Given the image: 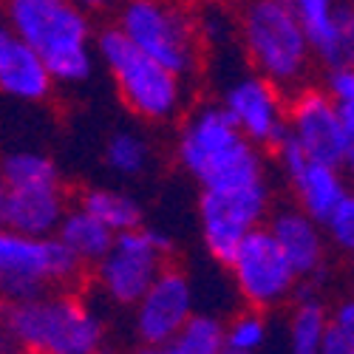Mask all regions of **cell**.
<instances>
[{
    "label": "cell",
    "mask_w": 354,
    "mask_h": 354,
    "mask_svg": "<svg viewBox=\"0 0 354 354\" xmlns=\"http://www.w3.org/2000/svg\"><path fill=\"white\" fill-rule=\"evenodd\" d=\"M335 68H354V3L337 6V66Z\"/></svg>",
    "instance_id": "27"
},
{
    "label": "cell",
    "mask_w": 354,
    "mask_h": 354,
    "mask_svg": "<svg viewBox=\"0 0 354 354\" xmlns=\"http://www.w3.org/2000/svg\"><path fill=\"white\" fill-rule=\"evenodd\" d=\"M176 162L201 190L263 182V147L239 128L221 102H204L187 113L176 139Z\"/></svg>",
    "instance_id": "1"
},
{
    "label": "cell",
    "mask_w": 354,
    "mask_h": 354,
    "mask_svg": "<svg viewBox=\"0 0 354 354\" xmlns=\"http://www.w3.org/2000/svg\"><path fill=\"white\" fill-rule=\"evenodd\" d=\"M239 28L252 71L275 82L283 94L309 85L317 57L289 0H247L239 15Z\"/></svg>",
    "instance_id": "4"
},
{
    "label": "cell",
    "mask_w": 354,
    "mask_h": 354,
    "mask_svg": "<svg viewBox=\"0 0 354 354\" xmlns=\"http://www.w3.org/2000/svg\"><path fill=\"white\" fill-rule=\"evenodd\" d=\"M71 210L68 193L60 185H35L0 190V224L20 235H57L66 213Z\"/></svg>",
    "instance_id": "14"
},
{
    "label": "cell",
    "mask_w": 354,
    "mask_h": 354,
    "mask_svg": "<svg viewBox=\"0 0 354 354\" xmlns=\"http://www.w3.org/2000/svg\"><path fill=\"white\" fill-rule=\"evenodd\" d=\"M320 354H354V337L343 329H337L335 323H329L326 337H323V351Z\"/></svg>",
    "instance_id": "30"
},
{
    "label": "cell",
    "mask_w": 354,
    "mask_h": 354,
    "mask_svg": "<svg viewBox=\"0 0 354 354\" xmlns=\"http://www.w3.org/2000/svg\"><path fill=\"white\" fill-rule=\"evenodd\" d=\"M102 162L120 179H139L151 167V142L136 131H116L102 147Z\"/></svg>",
    "instance_id": "22"
},
{
    "label": "cell",
    "mask_w": 354,
    "mask_h": 354,
    "mask_svg": "<svg viewBox=\"0 0 354 354\" xmlns=\"http://www.w3.org/2000/svg\"><path fill=\"white\" fill-rule=\"evenodd\" d=\"M77 3L82 9H88V12H102V9H108L113 3V0H77Z\"/></svg>",
    "instance_id": "33"
},
{
    "label": "cell",
    "mask_w": 354,
    "mask_h": 354,
    "mask_svg": "<svg viewBox=\"0 0 354 354\" xmlns=\"http://www.w3.org/2000/svg\"><path fill=\"white\" fill-rule=\"evenodd\" d=\"M329 323H335L337 329H343V332H348V335L354 337V298L340 301V304L329 312Z\"/></svg>",
    "instance_id": "31"
},
{
    "label": "cell",
    "mask_w": 354,
    "mask_h": 354,
    "mask_svg": "<svg viewBox=\"0 0 354 354\" xmlns=\"http://www.w3.org/2000/svg\"><path fill=\"white\" fill-rule=\"evenodd\" d=\"M133 354H179L173 348V343H165V346H147V343H142Z\"/></svg>",
    "instance_id": "32"
},
{
    "label": "cell",
    "mask_w": 354,
    "mask_h": 354,
    "mask_svg": "<svg viewBox=\"0 0 354 354\" xmlns=\"http://www.w3.org/2000/svg\"><path fill=\"white\" fill-rule=\"evenodd\" d=\"M289 133L298 139L312 159L346 167L351 139L343 122L340 102L317 85H304L289 94Z\"/></svg>",
    "instance_id": "11"
},
{
    "label": "cell",
    "mask_w": 354,
    "mask_h": 354,
    "mask_svg": "<svg viewBox=\"0 0 354 354\" xmlns=\"http://www.w3.org/2000/svg\"><path fill=\"white\" fill-rule=\"evenodd\" d=\"M298 12L315 57L323 68L337 66V6L340 0H289Z\"/></svg>",
    "instance_id": "19"
},
{
    "label": "cell",
    "mask_w": 354,
    "mask_h": 354,
    "mask_svg": "<svg viewBox=\"0 0 354 354\" xmlns=\"http://www.w3.org/2000/svg\"><path fill=\"white\" fill-rule=\"evenodd\" d=\"M230 272L241 301L261 312H270L295 298L301 283L298 270L292 267L270 227H258L247 235L230 261Z\"/></svg>",
    "instance_id": "10"
},
{
    "label": "cell",
    "mask_w": 354,
    "mask_h": 354,
    "mask_svg": "<svg viewBox=\"0 0 354 354\" xmlns=\"http://www.w3.org/2000/svg\"><path fill=\"white\" fill-rule=\"evenodd\" d=\"M329 329V309L320 298H304L295 304L286 326V354H320Z\"/></svg>",
    "instance_id": "21"
},
{
    "label": "cell",
    "mask_w": 354,
    "mask_h": 354,
    "mask_svg": "<svg viewBox=\"0 0 354 354\" xmlns=\"http://www.w3.org/2000/svg\"><path fill=\"white\" fill-rule=\"evenodd\" d=\"M6 26L43 54L57 85L77 88L94 77L97 35L77 0H6Z\"/></svg>",
    "instance_id": "3"
},
{
    "label": "cell",
    "mask_w": 354,
    "mask_h": 354,
    "mask_svg": "<svg viewBox=\"0 0 354 354\" xmlns=\"http://www.w3.org/2000/svg\"><path fill=\"white\" fill-rule=\"evenodd\" d=\"M54 85L57 82L43 54L6 26L0 35V88L3 94L26 105H40L51 97Z\"/></svg>",
    "instance_id": "15"
},
{
    "label": "cell",
    "mask_w": 354,
    "mask_h": 354,
    "mask_svg": "<svg viewBox=\"0 0 354 354\" xmlns=\"http://www.w3.org/2000/svg\"><path fill=\"white\" fill-rule=\"evenodd\" d=\"M173 348L179 354H227V323L216 315L196 312L176 335Z\"/></svg>",
    "instance_id": "24"
},
{
    "label": "cell",
    "mask_w": 354,
    "mask_h": 354,
    "mask_svg": "<svg viewBox=\"0 0 354 354\" xmlns=\"http://www.w3.org/2000/svg\"><path fill=\"white\" fill-rule=\"evenodd\" d=\"M289 185H292L298 207L306 210L323 227H326V221L335 216V210L340 207L343 198L351 190L346 167L320 162V159H309L301 167V173H295L289 179Z\"/></svg>",
    "instance_id": "17"
},
{
    "label": "cell",
    "mask_w": 354,
    "mask_h": 354,
    "mask_svg": "<svg viewBox=\"0 0 354 354\" xmlns=\"http://www.w3.org/2000/svg\"><path fill=\"white\" fill-rule=\"evenodd\" d=\"M272 153H275V165H278V170H281V176L289 182L295 173H301V167L312 159L309 153H306V147L295 139L292 133H286L275 147H272Z\"/></svg>",
    "instance_id": "28"
},
{
    "label": "cell",
    "mask_w": 354,
    "mask_h": 354,
    "mask_svg": "<svg viewBox=\"0 0 354 354\" xmlns=\"http://www.w3.org/2000/svg\"><path fill=\"white\" fill-rule=\"evenodd\" d=\"M85 263L60 235H0V289L6 301H28L46 292L80 289Z\"/></svg>",
    "instance_id": "7"
},
{
    "label": "cell",
    "mask_w": 354,
    "mask_h": 354,
    "mask_svg": "<svg viewBox=\"0 0 354 354\" xmlns=\"http://www.w3.org/2000/svg\"><path fill=\"white\" fill-rule=\"evenodd\" d=\"M116 26L153 60L167 66L187 82L201 71L204 37L198 12L185 0H122Z\"/></svg>",
    "instance_id": "6"
},
{
    "label": "cell",
    "mask_w": 354,
    "mask_h": 354,
    "mask_svg": "<svg viewBox=\"0 0 354 354\" xmlns=\"http://www.w3.org/2000/svg\"><path fill=\"white\" fill-rule=\"evenodd\" d=\"M60 167L51 156L40 151H12L3 159V185L35 187V185H60Z\"/></svg>",
    "instance_id": "23"
},
{
    "label": "cell",
    "mask_w": 354,
    "mask_h": 354,
    "mask_svg": "<svg viewBox=\"0 0 354 354\" xmlns=\"http://www.w3.org/2000/svg\"><path fill=\"white\" fill-rule=\"evenodd\" d=\"M170 252H173V239L170 232L159 227H139L120 232L111 252L97 267H91L94 286L113 306L133 309L170 263L167 261Z\"/></svg>",
    "instance_id": "8"
},
{
    "label": "cell",
    "mask_w": 354,
    "mask_h": 354,
    "mask_svg": "<svg viewBox=\"0 0 354 354\" xmlns=\"http://www.w3.org/2000/svg\"><path fill=\"white\" fill-rule=\"evenodd\" d=\"M346 173H348V179L354 182V142H351V153H348V162H346Z\"/></svg>",
    "instance_id": "34"
},
{
    "label": "cell",
    "mask_w": 354,
    "mask_h": 354,
    "mask_svg": "<svg viewBox=\"0 0 354 354\" xmlns=\"http://www.w3.org/2000/svg\"><path fill=\"white\" fill-rule=\"evenodd\" d=\"M326 235L340 252L354 255V187L335 210V216L326 221Z\"/></svg>",
    "instance_id": "26"
},
{
    "label": "cell",
    "mask_w": 354,
    "mask_h": 354,
    "mask_svg": "<svg viewBox=\"0 0 354 354\" xmlns=\"http://www.w3.org/2000/svg\"><path fill=\"white\" fill-rule=\"evenodd\" d=\"M57 235H60V241L85 263V267H97V263L111 252L120 232H113L97 216H91L88 210H82L80 204H74V207L66 213Z\"/></svg>",
    "instance_id": "18"
},
{
    "label": "cell",
    "mask_w": 354,
    "mask_h": 354,
    "mask_svg": "<svg viewBox=\"0 0 354 354\" xmlns=\"http://www.w3.org/2000/svg\"><path fill=\"white\" fill-rule=\"evenodd\" d=\"M105 320L77 289L6 301L3 351L15 354H105Z\"/></svg>",
    "instance_id": "2"
},
{
    "label": "cell",
    "mask_w": 354,
    "mask_h": 354,
    "mask_svg": "<svg viewBox=\"0 0 354 354\" xmlns=\"http://www.w3.org/2000/svg\"><path fill=\"white\" fill-rule=\"evenodd\" d=\"M270 185L267 179L235 187V190H201L198 196V224L201 241L207 252L230 267L244 239L263 227V218L270 213Z\"/></svg>",
    "instance_id": "9"
},
{
    "label": "cell",
    "mask_w": 354,
    "mask_h": 354,
    "mask_svg": "<svg viewBox=\"0 0 354 354\" xmlns=\"http://www.w3.org/2000/svg\"><path fill=\"white\" fill-rule=\"evenodd\" d=\"M340 3H354V0H340Z\"/></svg>",
    "instance_id": "35"
},
{
    "label": "cell",
    "mask_w": 354,
    "mask_h": 354,
    "mask_svg": "<svg viewBox=\"0 0 354 354\" xmlns=\"http://www.w3.org/2000/svg\"><path fill=\"white\" fill-rule=\"evenodd\" d=\"M270 323L261 309L247 306L227 323V354H258L267 346Z\"/></svg>",
    "instance_id": "25"
},
{
    "label": "cell",
    "mask_w": 354,
    "mask_h": 354,
    "mask_svg": "<svg viewBox=\"0 0 354 354\" xmlns=\"http://www.w3.org/2000/svg\"><path fill=\"white\" fill-rule=\"evenodd\" d=\"M272 235L278 239L281 250L289 255L292 267L298 270L301 278H312V275H323V261H326V227L320 221H315L306 210H301L298 204L295 207H281L270 216Z\"/></svg>",
    "instance_id": "16"
},
{
    "label": "cell",
    "mask_w": 354,
    "mask_h": 354,
    "mask_svg": "<svg viewBox=\"0 0 354 354\" xmlns=\"http://www.w3.org/2000/svg\"><path fill=\"white\" fill-rule=\"evenodd\" d=\"M97 57L133 116L145 122H173L182 113L187 80L145 54L116 23L97 32Z\"/></svg>",
    "instance_id": "5"
},
{
    "label": "cell",
    "mask_w": 354,
    "mask_h": 354,
    "mask_svg": "<svg viewBox=\"0 0 354 354\" xmlns=\"http://www.w3.org/2000/svg\"><path fill=\"white\" fill-rule=\"evenodd\" d=\"M323 88L340 102V105H354V68H329Z\"/></svg>",
    "instance_id": "29"
},
{
    "label": "cell",
    "mask_w": 354,
    "mask_h": 354,
    "mask_svg": "<svg viewBox=\"0 0 354 354\" xmlns=\"http://www.w3.org/2000/svg\"><path fill=\"white\" fill-rule=\"evenodd\" d=\"M196 315V292L190 275L167 263L153 286L145 292V298L133 306V329L136 337L147 346L173 343L187 320Z\"/></svg>",
    "instance_id": "13"
},
{
    "label": "cell",
    "mask_w": 354,
    "mask_h": 354,
    "mask_svg": "<svg viewBox=\"0 0 354 354\" xmlns=\"http://www.w3.org/2000/svg\"><path fill=\"white\" fill-rule=\"evenodd\" d=\"M221 105L258 147L272 151L289 133V100H283L281 88L258 71L235 74L224 85Z\"/></svg>",
    "instance_id": "12"
},
{
    "label": "cell",
    "mask_w": 354,
    "mask_h": 354,
    "mask_svg": "<svg viewBox=\"0 0 354 354\" xmlns=\"http://www.w3.org/2000/svg\"><path fill=\"white\" fill-rule=\"evenodd\" d=\"M77 204L91 216H97L102 224H108L113 232H128L142 227V204L122 190L113 187H88L80 193Z\"/></svg>",
    "instance_id": "20"
},
{
    "label": "cell",
    "mask_w": 354,
    "mask_h": 354,
    "mask_svg": "<svg viewBox=\"0 0 354 354\" xmlns=\"http://www.w3.org/2000/svg\"><path fill=\"white\" fill-rule=\"evenodd\" d=\"M3 354H15V351H3Z\"/></svg>",
    "instance_id": "36"
}]
</instances>
